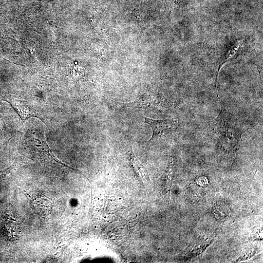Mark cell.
<instances>
[{
	"label": "cell",
	"instance_id": "1",
	"mask_svg": "<svg viewBox=\"0 0 263 263\" xmlns=\"http://www.w3.org/2000/svg\"><path fill=\"white\" fill-rule=\"evenodd\" d=\"M215 118L214 132L218 135V143L226 151L234 153L238 149L241 135L244 131L238 127L237 119L222 105Z\"/></svg>",
	"mask_w": 263,
	"mask_h": 263
},
{
	"label": "cell",
	"instance_id": "2",
	"mask_svg": "<svg viewBox=\"0 0 263 263\" xmlns=\"http://www.w3.org/2000/svg\"><path fill=\"white\" fill-rule=\"evenodd\" d=\"M145 122L149 124L152 130L151 141L161 137L174 130L177 124V121L170 119L154 120L145 117Z\"/></svg>",
	"mask_w": 263,
	"mask_h": 263
},
{
	"label": "cell",
	"instance_id": "3",
	"mask_svg": "<svg viewBox=\"0 0 263 263\" xmlns=\"http://www.w3.org/2000/svg\"><path fill=\"white\" fill-rule=\"evenodd\" d=\"M9 103L18 113L23 122L30 117H38L35 110L26 102H23L21 101L16 100L12 103Z\"/></svg>",
	"mask_w": 263,
	"mask_h": 263
},
{
	"label": "cell",
	"instance_id": "4",
	"mask_svg": "<svg viewBox=\"0 0 263 263\" xmlns=\"http://www.w3.org/2000/svg\"><path fill=\"white\" fill-rule=\"evenodd\" d=\"M129 156L132 165L136 172L145 183L148 184L150 177L147 170L135 156L132 148H131L129 150Z\"/></svg>",
	"mask_w": 263,
	"mask_h": 263
},
{
	"label": "cell",
	"instance_id": "5",
	"mask_svg": "<svg viewBox=\"0 0 263 263\" xmlns=\"http://www.w3.org/2000/svg\"><path fill=\"white\" fill-rule=\"evenodd\" d=\"M5 120L4 116L0 113V137L3 134V131L4 130Z\"/></svg>",
	"mask_w": 263,
	"mask_h": 263
}]
</instances>
